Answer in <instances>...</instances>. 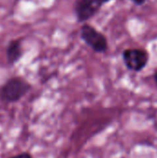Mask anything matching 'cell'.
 Instances as JSON below:
<instances>
[{
  "mask_svg": "<svg viewBox=\"0 0 157 158\" xmlns=\"http://www.w3.org/2000/svg\"><path fill=\"white\" fill-rule=\"evenodd\" d=\"M31 89V85L22 78L9 79L0 90V97L6 102H16L22 98Z\"/></svg>",
  "mask_w": 157,
  "mask_h": 158,
  "instance_id": "obj_1",
  "label": "cell"
},
{
  "mask_svg": "<svg viewBox=\"0 0 157 158\" xmlns=\"http://www.w3.org/2000/svg\"><path fill=\"white\" fill-rule=\"evenodd\" d=\"M81 36L85 44L95 53H105L108 49L106 37L90 24H83L81 28Z\"/></svg>",
  "mask_w": 157,
  "mask_h": 158,
  "instance_id": "obj_2",
  "label": "cell"
},
{
  "mask_svg": "<svg viewBox=\"0 0 157 158\" xmlns=\"http://www.w3.org/2000/svg\"><path fill=\"white\" fill-rule=\"evenodd\" d=\"M122 58L129 69L138 72L146 67L149 61V54L144 49L129 48L123 51Z\"/></svg>",
  "mask_w": 157,
  "mask_h": 158,
  "instance_id": "obj_3",
  "label": "cell"
},
{
  "mask_svg": "<svg viewBox=\"0 0 157 158\" xmlns=\"http://www.w3.org/2000/svg\"><path fill=\"white\" fill-rule=\"evenodd\" d=\"M103 5V0H76L74 9L78 21L86 22L93 18Z\"/></svg>",
  "mask_w": 157,
  "mask_h": 158,
  "instance_id": "obj_4",
  "label": "cell"
},
{
  "mask_svg": "<svg viewBox=\"0 0 157 158\" xmlns=\"http://www.w3.org/2000/svg\"><path fill=\"white\" fill-rule=\"evenodd\" d=\"M22 55H23V50H22L21 41L19 39L10 41L6 50L7 63L10 65H14L21 58Z\"/></svg>",
  "mask_w": 157,
  "mask_h": 158,
  "instance_id": "obj_5",
  "label": "cell"
},
{
  "mask_svg": "<svg viewBox=\"0 0 157 158\" xmlns=\"http://www.w3.org/2000/svg\"><path fill=\"white\" fill-rule=\"evenodd\" d=\"M10 158H31V156L29 154H20V155H18L16 156H13V157Z\"/></svg>",
  "mask_w": 157,
  "mask_h": 158,
  "instance_id": "obj_6",
  "label": "cell"
},
{
  "mask_svg": "<svg viewBox=\"0 0 157 158\" xmlns=\"http://www.w3.org/2000/svg\"><path fill=\"white\" fill-rule=\"evenodd\" d=\"M130 1L133 2L137 6H142V5H143L146 2V0H130Z\"/></svg>",
  "mask_w": 157,
  "mask_h": 158,
  "instance_id": "obj_7",
  "label": "cell"
},
{
  "mask_svg": "<svg viewBox=\"0 0 157 158\" xmlns=\"http://www.w3.org/2000/svg\"><path fill=\"white\" fill-rule=\"evenodd\" d=\"M155 82H156L157 84V71L155 73Z\"/></svg>",
  "mask_w": 157,
  "mask_h": 158,
  "instance_id": "obj_8",
  "label": "cell"
}]
</instances>
